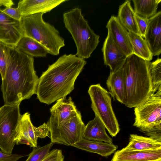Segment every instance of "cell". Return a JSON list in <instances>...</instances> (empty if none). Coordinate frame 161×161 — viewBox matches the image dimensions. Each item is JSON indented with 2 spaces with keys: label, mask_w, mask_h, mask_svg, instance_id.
Listing matches in <instances>:
<instances>
[{
  "label": "cell",
  "mask_w": 161,
  "mask_h": 161,
  "mask_svg": "<svg viewBox=\"0 0 161 161\" xmlns=\"http://www.w3.org/2000/svg\"><path fill=\"white\" fill-rule=\"evenodd\" d=\"M24 156L17 153L7 154L0 151V161H17Z\"/></svg>",
  "instance_id": "cell-33"
},
{
  "label": "cell",
  "mask_w": 161,
  "mask_h": 161,
  "mask_svg": "<svg viewBox=\"0 0 161 161\" xmlns=\"http://www.w3.org/2000/svg\"><path fill=\"white\" fill-rule=\"evenodd\" d=\"M139 34L142 37L144 38L148 26L149 19H145L142 18L136 14L135 15Z\"/></svg>",
  "instance_id": "cell-30"
},
{
  "label": "cell",
  "mask_w": 161,
  "mask_h": 161,
  "mask_svg": "<svg viewBox=\"0 0 161 161\" xmlns=\"http://www.w3.org/2000/svg\"><path fill=\"white\" fill-rule=\"evenodd\" d=\"M63 18L65 27L75 43L76 55L84 59L90 58L99 42V36L91 29L81 9L75 8L64 13Z\"/></svg>",
  "instance_id": "cell-4"
},
{
  "label": "cell",
  "mask_w": 161,
  "mask_h": 161,
  "mask_svg": "<svg viewBox=\"0 0 161 161\" xmlns=\"http://www.w3.org/2000/svg\"><path fill=\"white\" fill-rule=\"evenodd\" d=\"M133 54L142 59L150 61L153 55L145 40L139 34L128 31Z\"/></svg>",
  "instance_id": "cell-24"
},
{
  "label": "cell",
  "mask_w": 161,
  "mask_h": 161,
  "mask_svg": "<svg viewBox=\"0 0 161 161\" xmlns=\"http://www.w3.org/2000/svg\"><path fill=\"white\" fill-rule=\"evenodd\" d=\"M23 36L20 21L14 19L0 10V41L14 47Z\"/></svg>",
  "instance_id": "cell-10"
},
{
  "label": "cell",
  "mask_w": 161,
  "mask_h": 161,
  "mask_svg": "<svg viewBox=\"0 0 161 161\" xmlns=\"http://www.w3.org/2000/svg\"><path fill=\"white\" fill-rule=\"evenodd\" d=\"M143 133L149 137L161 142V125Z\"/></svg>",
  "instance_id": "cell-31"
},
{
  "label": "cell",
  "mask_w": 161,
  "mask_h": 161,
  "mask_svg": "<svg viewBox=\"0 0 161 161\" xmlns=\"http://www.w3.org/2000/svg\"><path fill=\"white\" fill-rule=\"evenodd\" d=\"M149 64L153 94L161 93V59L158 58L153 62L149 61Z\"/></svg>",
  "instance_id": "cell-26"
},
{
  "label": "cell",
  "mask_w": 161,
  "mask_h": 161,
  "mask_svg": "<svg viewBox=\"0 0 161 161\" xmlns=\"http://www.w3.org/2000/svg\"><path fill=\"white\" fill-rule=\"evenodd\" d=\"M15 48L32 57H44L48 53L47 49L34 39L23 36L19 41Z\"/></svg>",
  "instance_id": "cell-21"
},
{
  "label": "cell",
  "mask_w": 161,
  "mask_h": 161,
  "mask_svg": "<svg viewBox=\"0 0 161 161\" xmlns=\"http://www.w3.org/2000/svg\"><path fill=\"white\" fill-rule=\"evenodd\" d=\"M64 158L61 150L53 149L42 161H64Z\"/></svg>",
  "instance_id": "cell-29"
},
{
  "label": "cell",
  "mask_w": 161,
  "mask_h": 161,
  "mask_svg": "<svg viewBox=\"0 0 161 161\" xmlns=\"http://www.w3.org/2000/svg\"><path fill=\"white\" fill-rule=\"evenodd\" d=\"M144 38L153 56H159L161 53L160 11L149 19Z\"/></svg>",
  "instance_id": "cell-16"
},
{
  "label": "cell",
  "mask_w": 161,
  "mask_h": 161,
  "mask_svg": "<svg viewBox=\"0 0 161 161\" xmlns=\"http://www.w3.org/2000/svg\"><path fill=\"white\" fill-rule=\"evenodd\" d=\"M111 161H161V149L144 151L115 152Z\"/></svg>",
  "instance_id": "cell-17"
},
{
  "label": "cell",
  "mask_w": 161,
  "mask_h": 161,
  "mask_svg": "<svg viewBox=\"0 0 161 161\" xmlns=\"http://www.w3.org/2000/svg\"><path fill=\"white\" fill-rule=\"evenodd\" d=\"M134 12L138 16L145 19H149L156 13L161 0H133Z\"/></svg>",
  "instance_id": "cell-25"
},
{
  "label": "cell",
  "mask_w": 161,
  "mask_h": 161,
  "mask_svg": "<svg viewBox=\"0 0 161 161\" xmlns=\"http://www.w3.org/2000/svg\"><path fill=\"white\" fill-rule=\"evenodd\" d=\"M161 149V142L149 137L136 134L130 135L127 146L122 149L125 151H144Z\"/></svg>",
  "instance_id": "cell-22"
},
{
  "label": "cell",
  "mask_w": 161,
  "mask_h": 161,
  "mask_svg": "<svg viewBox=\"0 0 161 161\" xmlns=\"http://www.w3.org/2000/svg\"><path fill=\"white\" fill-rule=\"evenodd\" d=\"M2 11L13 19L20 21L22 16L20 14L17 8H14L12 7H5Z\"/></svg>",
  "instance_id": "cell-32"
},
{
  "label": "cell",
  "mask_w": 161,
  "mask_h": 161,
  "mask_svg": "<svg viewBox=\"0 0 161 161\" xmlns=\"http://www.w3.org/2000/svg\"><path fill=\"white\" fill-rule=\"evenodd\" d=\"M20 104H5L0 108V149L7 154L12 153L16 144L14 139L21 115Z\"/></svg>",
  "instance_id": "cell-7"
},
{
  "label": "cell",
  "mask_w": 161,
  "mask_h": 161,
  "mask_svg": "<svg viewBox=\"0 0 161 161\" xmlns=\"http://www.w3.org/2000/svg\"><path fill=\"white\" fill-rule=\"evenodd\" d=\"M12 47L0 41V74L2 80L5 75Z\"/></svg>",
  "instance_id": "cell-28"
},
{
  "label": "cell",
  "mask_w": 161,
  "mask_h": 161,
  "mask_svg": "<svg viewBox=\"0 0 161 161\" xmlns=\"http://www.w3.org/2000/svg\"><path fill=\"white\" fill-rule=\"evenodd\" d=\"M39 79L33 57L12 47L1 85L5 104L20 103L36 94Z\"/></svg>",
  "instance_id": "cell-2"
},
{
  "label": "cell",
  "mask_w": 161,
  "mask_h": 161,
  "mask_svg": "<svg viewBox=\"0 0 161 161\" xmlns=\"http://www.w3.org/2000/svg\"><path fill=\"white\" fill-rule=\"evenodd\" d=\"M36 127L32 124L30 114L27 112L21 115L16 129L14 141L16 144H25L31 147H37Z\"/></svg>",
  "instance_id": "cell-13"
},
{
  "label": "cell",
  "mask_w": 161,
  "mask_h": 161,
  "mask_svg": "<svg viewBox=\"0 0 161 161\" xmlns=\"http://www.w3.org/2000/svg\"><path fill=\"white\" fill-rule=\"evenodd\" d=\"M104 125L96 116L85 125L83 139L88 140L113 143V140L107 134Z\"/></svg>",
  "instance_id": "cell-20"
},
{
  "label": "cell",
  "mask_w": 161,
  "mask_h": 161,
  "mask_svg": "<svg viewBox=\"0 0 161 161\" xmlns=\"http://www.w3.org/2000/svg\"><path fill=\"white\" fill-rule=\"evenodd\" d=\"M56 101L50 109L51 115L47 123L48 126L59 125L75 116L79 111L70 97Z\"/></svg>",
  "instance_id": "cell-11"
},
{
  "label": "cell",
  "mask_w": 161,
  "mask_h": 161,
  "mask_svg": "<svg viewBox=\"0 0 161 161\" xmlns=\"http://www.w3.org/2000/svg\"><path fill=\"white\" fill-rule=\"evenodd\" d=\"M85 126L79 111L75 116L59 125L48 126L51 142L72 146L83 139Z\"/></svg>",
  "instance_id": "cell-8"
},
{
  "label": "cell",
  "mask_w": 161,
  "mask_h": 161,
  "mask_svg": "<svg viewBox=\"0 0 161 161\" xmlns=\"http://www.w3.org/2000/svg\"><path fill=\"white\" fill-rule=\"evenodd\" d=\"M66 0H21L17 8L22 16L39 13L44 14L51 11Z\"/></svg>",
  "instance_id": "cell-15"
},
{
  "label": "cell",
  "mask_w": 161,
  "mask_h": 161,
  "mask_svg": "<svg viewBox=\"0 0 161 161\" xmlns=\"http://www.w3.org/2000/svg\"><path fill=\"white\" fill-rule=\"evenodd\" d=\"M14 4L13 1L11 0H0V10H1L0 7L2 6L5 7H11Z\"/></svg>",
  "instance_id": "cell-34"
},
{
  "label": "cell",
  "mask_w": 161,
  "mask_h": 161,
  "mask_svg": "<svg viewBox=\"0 0 161 161\" xmlns=\"http://www.w3.org/2000/svg\"><path fill=\"white\" fill-rule=\"evenodd\" d=\"M88 92L91 101V107L95 116L99 119L112 137L116 136L120 128L108 92L100 84L91 85Z\"/></svg>",
  "instance_id": "cell-6"
},
{
  "label": "cell",
  "mask_w": 161,
  "mask_h": 161,
  "mask_svg": "<svg viewBox=\"0 0 161 161\" xmlns=\"http://www.w3.org/2000/svg\"><path fill=\"white\" fill-rule=\"evenodd\" d=\"M102 50L104 64L109 66L110 71H114L123 67L127 56L108 33Z\"/></svg>",
  "instance_id": "cell-12"
},
{
  "label": "cell",
  "mask_w": 161,
  "mask_h": 161,
  "mask_svg": "<svg viewBox=\"0 0 161 161\" xmlns=\"http://www.w3.org/2000/svg\"><path fill=\"white\" fill-rule=\"evenodd\" d=\"M71 146L87 152L98 154L104 157L110 155L118 148V146L113 143L83 139L74 143Z\"/></svg>",
  "instance_id": "cell-19"
},
{
  "label": "cell",
  "mask_w": 161,
  "mask_h": 161,
  "mask_svg": "<svg viewBox=\"0 0 161 161\" xmlns=\"http://www.w3.org/2000/svg\"><path fill=\"white\" fill-rule=\"evenodd\" d=\"M135 15L130 0H126L119 6L117 17L121 23L128 31L139 34Z\"/></svg>",
  "instance_id": "cell-23"
},
{
  "label": "cell",
  "mask_w": 161,
  "mask_h": 161,
  "mask_svg": "<svg viewBox=\"0 0 161 161\" xmlns=\"http://www.w3.org/2000/svg\"><path fill=\"white\" fill-rule=\"evenodd\" d=\"M109 34L127 57L133 54L128 31L123 26L117 16H112L106 26Z\"/></svg>",
  "instance_id": "cell-14"
},
{
  "label": "cell",
  "mask_w": 161,
  "mask_h": 161,
  "mask_svg": "<svg viewBox=\"0 0 161 161\" xmlns=\"http://www.w3.org/2000/svg\"><path fill=\"white\" fill-rule=\"evenodd\" d=\"M53 144L50 142L42 147H34L25 161H42L48 154Z\"/></svg>",
  "instance_id": "cell-27"
},
{
  "label": "cell",
  "mask_w": 161,
  "mask_h": 161,
  "mask_svg": "<svg viewBox=\"0 0 161 161\" xmlns=\"http://www.w3.org/2000/svg\"><path fill=\"white\" fill-rule=\"evenodd\" d=\"M43 14L22 16L20 21L23 36L34 39L43 46L49 53L57 56L65 46L64 40L53 26L44 20Z\"/></svg>",
  "instance_id": "cell-5"
},
{
  "label": "cell",
  "mask_w": 161,
  "mask_h": 161,
  "mask_svg": "<svg viewBox=\"0 0 161 161\" xmlns=\"http://www.w3.org/2000/svg\"><path fill=\"white\" fill-rule=\"evenodd\" d=\"M134 54L127 58L124 65L125 98L124 104L135 108L153 95L149 63Z\"/></svg>",
  "instance_id": "cell-3"
},
{
  "label": "cell",
  "mask_w": 161,
  "mask_h": 161,
  "mask_svg": "<svg viewBox=\"0 0 161 161\" xmlns=\"http://www.w3.org/2000/svg\"><path fill=\"white\" fill-rule=\"evenodd\" d=\"M86 64L75 54H65L49 65L39 79L36 94L41 102L50 105L69 94Z\"/></svg>",
  "instance_id": "cell-1"
},
{
  "label": "cell",
  "mask_w": 161,
  "mask_h": 161,
  "mask_svg": "<svg viewBox=\"0 0 161 161\" xmlns=\"http://www.w3.org/2000/svg\"><path fill=\"white\" fill-rule=\"evenodd\" d=\"M106 84L110 95L122 104L125 98V88L123 67L114 71H110Z\"/></svg>",
  "instance_id": "cell-18"
},
{
  "label": "cell",
  "mask_w": 161,
  "mask_h": 161,
  "mask_svg": "<svg viewBox=\"0 0 161 161\" xmlns=\"http://www.w3.org/2000/svg\"><path fill=\"white\" fill-rule=\"evenodd\" d=\"M133 126L144 132L161 125V96L153 94L134 108Z\"/></svg>",
  "instance_id": "cell-9"
}]
</instances>
